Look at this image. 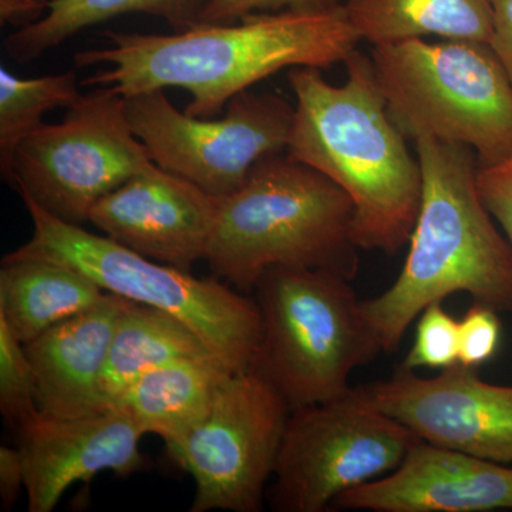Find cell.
Segmentation results:
<instances>
[{"mask_svg":"<svg viewBox=\"0 0 512 512\" xmlns=\"http://www.w3.org/2000/svg\"><path fill=\"white\" fill-rule=\"evenodd\" d=\"M387 109L404 136L466 146L478 165L512 150V82L487 43L407 39L372 46Z\"/></svg>","mask_w":512,"mask_h":512,"instance_id":"cell-7","label":"cell"},{"mask_svg":"<svg viewBox=\"0 0 512 512\" xmlns=\"http://www.w3.org/2000/svg\"><path fill=\"white\" fill-rule=\"evenodd\" d=\"M15 433L29 512H52L73 484L90 483L104 471L127 477L147 467L144 434L117 407L80 417L39 412Z\"/></svg>","mask_w":512,"mask_h":512,"instance_id":"cell-14","label":"cell"},{"mask_svg":"<svg viewBox=\"0 0 512 512\" xmlns=\"http://www.w3.org/2000/svg\"><path fill=\"white\" fill-rule=\"evenodd\" d=\"M221 202L153 164L100 200L90 224L138 254L191 272L205 261Z\"/></svg>","mask_w":512,"mask_h":512,"instance_id":"cell-13","label":"cell"},{"mask_svg":"<svg viewBox=\"0 0 512 512\" xmlns=\"http://www.w3.org/2000/svg\"><path fill=\"white\" fill-rule=\"evenodd\" d=\"M476 183L484 207L512 247V150L495 163L478 165Z\"/></svg>","mask_w":512,"mask_h":512,"instance_id":"cell-26","label":"cell"},{"mask_svg":"<svg viewBox=\"0 0 512 512\" xmlns=\"http://www.w3.org/2000/svg\"><path fill=\"white\" fill-rule=\"evenodd\" d=\"M74 70L23 79L0 67V173L8 181L16 148L42 126L49 111L70 109L82 99Z\"/></svg>","mask_w":512,"mask_h":512,"instance_id":"cell-22","label":"cell"},{"mask_svg":"<svg viewBox=\"0 0 512 512\" xmlns=\"http://www.w3.org/2000/svg\"><path fill=\"white\" fill-rule=\"evenodd\" d=\"M349 282L322 269L275 266L252 289L262 336L249 369L291 412L348 393L353 370L382 352Z\"/></svg>","mask_w":512,"mask_h":512,"instance_id":"cell-5","label":"cell"},{"mask_svg":"<svg viewBox=\"0 0 512 512\" xmlns=\"http://www.w3.org/2000/svg\"><path fill=\"white\" fill-rule=\"evenodd\" d=\"M126 299L107 293L93 308L26 343L35 370L37 404L46 416L80 417L107 410L101 376Z\"/></svg>","mask_w":512,"mask_h":512,"instance_id":"cell-16","label":"cell"},{"mask_svg":"<svg viewBox=\"0 0 512 512\" xmlns=\"http://www.w3.org/2000/svg\"><path fill=\"white\" fill-rule=\"evenodd\" d=\"M476 370L457 363L421 377L400 366L389 379L356 389L426 443L512 463V387L484 382Z\"/></svg>","mask_w":512,"mask_h":512,"instance_id":"cell-12","label":"cell"},{"mask_svg":"<svg viewBox=\"0 0 512 512\" xmlns=\"http://www.w3.org/2000/svg\"><path fill=\"white\" fill-rule=\"evenodd\" d=\"M291 409L264 377H225L204 419L168 454L195 483L190 512H259Z\"/></svg>","mask_w":512,"mask_h":512,"instance_id":"cell-11","label":"cell"},{"mask_svg":"<svg viewBox=\"0 0 512 512\" xmlns=\"http://www.w3.org/2000/svg\"><path fill=\"white\" fill-rule=\"evenodd\" d=\"M69 266L8 254L0 265V319L23 345L107 296Z\"/></svg>","mask_w":512,"mask_h":512,"instance_id":"cell-18","label":"cell"},{"mask_svg":"<svg viewBox=\"0 0 512 512\" xmlns=\"http://www.w3.org/2000/svg\"><path fill=\"white\" fill-rule=\"evenodd\" d=\"M490 47L512 82V0H493Z\"/></svg>","mask_w":512,"mask_h":512,"instance_id":"cell-29","label":"cell"},{"mask_svg":"<svg viewBox=\"0 0 512 512\" xmlns=\"http://www.w3.org/2000/svg\"><path fill=\"white\" fill-rule=\"evenodd\" d=\"M25 491V468L18 446L0 447V501L5 511L12 510Z\"/></svg>","mask_w":512,"mask_h":512,"instance_id":"cell-28","label":"cell"},{"mask_svg":"<svg viewBox=\"0 0 512 512\" xmlns=\"http://www.w3.org/2000/svg\"><path fill=\"white\" fill-rule=\"evenodd\" d=\"M417 440L359 390L292 410L266 500L276 512H325L339 495L392 473Z\"/></svg>","mask_w":512,"mask_h":512,"instance_id":"cell-9","label":"cell"},{"mask_svg":"<svg viewBox=\"0 0 512 512\" xmlns=\"http://www.w3.org/2000/svg\"><path fill=\"white\" fill-rule=\"evenodd\" d=\"M204 356L215 355L183 320L126 299L101 376L107 409L138 377L177 360Z\"/></svg>","mask_w":512,"mask_h":512,"instance_id":"cell-20","label":"cell"},{"mask_svg":"<svg viewBox=\"0 0 512 512\" xmlns=\"http://www.w3.org/2000/svg\"><path fill=\"white\" fill-rule=\"evenodd\" d=\"M343 64L339 86L315 67L288 70L295 117L286 153L348 194L357 248L394 255L419 215L420 161L390 116L372 57L356 49Z\"/></svg>","mask_w":512,"mask_h":512,"instance_id":"cell-2","label":"cell"},{"mask_svg":"<svg viewBox=\"0 0 512 512\" xmlns=\"http://www.w3.org/2000/svg\"><path fill=\"white\" fill-rule=\"evenodd\" d=\"M340 5L343 0H208L200 23H229L252 13L325 10Z\"/></svg>","mask_w":512,"mask_h":512,"instance_id":"cell-27","label":"cell"},{"mask_svg":"<svg viewBox=\"0 0 512 512\" xmlns=\"http://www.w3.org/2000/svg\"><path fill=\"white\" fill-rule=\"evenodd\" d=\"M501 320L490 306L474 303L458 320V363L477 369L490 362L501 346Z\"/></svg>","mask_w":512,"mask_h":512,"instance_id":"cell-25","label":"cell"},{"mask_svg":"<svg viewBox=\"0 0 512 512\" xmlns=\"http://www.w3.org/2000/svg\"><path fill=\"white\" fill-rule=\"evenodd\" d=\"M153 164L128 123L126 97L97 86L62 123L42 124L19 144L6 183L53 217L83 227L100 200Z\"/></svg>","mask_w":512,"mask_h":512,"instance_id":"cell-8","label":"cell"},{"mask_svg":"<svg viewBox=\"0 0 512 512\" xmlns=\"http://www.w3.org/2000/svg\"><path fill=\"white\" fill-rule=\"evenodd\" d=\"M208 0H52L39 22L15 30L3 47L18 63H30L77 33L124 15L160 18L177 30L201 22Z\"/></svg>","mask_w":512,"mask_h":512,"instance_id":"cell-21","label":"cell"},{"mask_svg":"<svg viewBox=\"0 0 512 512\" xmlns=\"http://www.w3.org/2000/svg\"><path fill=\"white\" fill-rule=\"evenodd\" d=\"M103 35L109 46L74 55L77 69L107 66L82 86H109L124 97L185 90L191 94L185 113L201 119L221 116L235 96L282 70L345 63L362 42L343 5L252 13L171 35L117 30Z\"/></svg>","mask_w":512,"mask_h":512,"instance_id":"cell-1","label":"cell"},{"mask_svg":"<svg viewBox=\"0 0 512 512\" xmlns=\"http://www.w3.org/2000/svg\"><path fill=\"white\" fill-rule=\"evenodd\" d=\"M352 221L342 188L288 153L276 154L222 197L205 262L215 278L244 293L275 266L322 269L352 281L360 264Z\"/></svg>","mask_w":512,"mask_h":512,"instance_id":"cell-4","label":"cell"},{"mask_svg":"<svg viewBox=\"0 0 512 512\" xmlns=\"http://www.w3.org/2000/svg\"><path fill=\"white\" fill-rule=\"evenodd\" d=\"M0 412L9 429L16 430L40 412L35 370L25 345L0 319Z\"/></svg>","mask_w":512,"mask_h":512,"instance_id":"cell-23","label":"cell"},{"mask_svg":"<svg viewBox=\"0 0 512 512\" xmlns=\"http://www.w3.org/2000/svg\"><path fill=\"white\" fill-rule=\"evenodd\" d=\"M19 197L33 222V235L10 254L69 266L89 276L103 291L171 313L190 326L232 372L251 367L262 336L261 311L254 298L215 276L197 278L106 235L67 224L28 195Z\"/></svg>","mask_w":512,"mask_h":512,"instance_id":"cell-6","label":"cell"},{"mask_svg":"<svg viewBox=\"0 0 512 512\" xmlns=\"http://www.w3.org/2000/svg\"><path fill=\"white\" fill-rule=\"evenodd\" d=\"M231 369L218 357L177 360L130 384L111 407L126 413L138 430L177 446L210 410Z\"/></svg>","mask_w":512,"mask_h":512,"instance_id":"cell-17","label":"cell"},{"mask_svg":"<svg viewBox=\"0 0 512 512\" xmlns=\"http://www.w3.org/2000/svg\"><path fill=\"white\" fill-rule=\"evenodd\" d=\"M343 6L372 46L429 36L490 45L493 35V0H343Z\"/></svg>","mask_w":512,"mask_h":512,"instance_id":"cell-19","label":"cell"},{"mask_svg":"<svg viewBox=\"0 0 512 512\" xmlns=\"http://www.w3.org/2000/svg\"><path fill=\"white\" fill-rule=\"evenodd\" d=\"M126 110L131 130L158 167L215 197L234 194L259 161L286 153L295 117L284 97L251 89L212 119L178 110L164 90L126 97Z\"/></svg>","mask_w":512,"mask_h":512,"instance_id":"cell-10","label":"cell"},{"mask_svg":"<svg viewBox=\"0 0 512 512\" xmlns=\"http://www.w3.org/2000/svg\"><path fill=\"white\" fill-rule=\"evenodd\" d=\"M458 363V320L444 309L443 302L431 303L420 313L416 338L403 367L444 370Z\"/></svg>","mask_w":512,"mask_h":512,"instance_id":"cell-24","label":"cell"},{"mask_svg":"<svg viewBox=\"0 0 512 512\" xmlns=\"http://www.w3.org/2000/svg\"><path fill=\"white\" fill-rule=\"evenodd\" d=\"M333 508L487 512L512 508V468L417 440L386 476L339 495Z\"/></svg>","mask_w":512,"mask_h":512,"instance_id":"cell-15","label":"cell"},{"mask_svg":"<svg viewBox=\"0 0 512 512\" xmlns=\"http://www.w3.org/2000/svg\"><path fill=\"white\" fill-rule=\"evenodd\" d=\"M414 144L423 191L409 254L393 285L362 301L383 352L399 348L420 313L453 293L512 313V247L478 194L474 151L433 138Z\"/></svg>","mask_w":512,"mask_h":512,"instance_id":"cell-3","label":"cell"},{"mask_svg":"<svg viewBox=\"0 0 512 512\" xmlns=\"http://www.w3.org/2000/svg\"><path fill=\"white\" fill-rule=\"evenodd\" d=\"M52 0H0V25L15 30L39 22L46 15Z\"/></svg>","mask_w":512,"mask_h":512,"instance_id":"cell-30","label":"cell"}]
</instances>
